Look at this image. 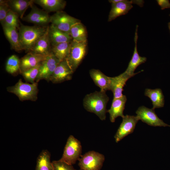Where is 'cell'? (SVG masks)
<instances>
[{
	"instance_id": "cell-1",
	"label": "cell",
	"mask_w": 170,
	"mask_h": 170,
	"mask_svg": "<svg viewBox=\"0 0 170 170\" xmlns=\"http://www.w3.org/2000/svg\"><path fill=\"white\" fill-rule=\"evenodd\" d=\"M106 92L95 91L86 95L83 100V105L87 111L95 114L102 121L105 120L107 112L106 107L109 98Z\"/></svg>"
},
{
	"instance_id": "cell-2",
	"label": "cell",
	"mask_w": 170,
	"mask_h": 170,
	"mask_svg": "<svg viewBox=\"0 0 170 170\" xmlns=\"http://www.w3.org/2000/svg\"><path fill=\"white\" fill-rule=\"evenodd\" d=\"M48 26H29L21 24L19 28V40L23 50L30 52L37 42L46 32Z\"/></svg>"
},
{
	"instance_id": "cell-3",
	"label": "cell",
	"mask_w": 170,
	"mask_h": 170,
	"mask_svg": "<svg viewBox=\"0 0 170 170\" xmlns=\"http://www.w3.org/2000/svg\"><path fill=\"white\" fill-rule=\"evenodd\" d=\"M37 82L29 84L24 83L21 79H20L14 85L8 87L7 89L8 92L17 96L21 101H35L37 99Z\"/></svg>"
},
{
	"instance_id": "cell-4",
	"label": "cell",
	"mask_w": 170,
	"mask_h": 170,
	"mask_svg": "<svg viewBox=\"0 0 170 170\" xmlns=\"http://www.w3.org/2000/svg\"><path fill=\"white\" fill-rule=\"evenodd\" d=\"M82 146L80 142L73 135L68 138L60 161L73 165L81 156Z\"/></svg>"
},
{
	"instance_id": "cell-5",
	"label": "cell",
	"mask_w": 170,
	"mask_h": 170,
	"mask_svg": "<svg viewBox=\"0 0 170 170\" xmlns=\"http://www.w3.org/2000/svg\"><path fill=\"white\" fill-rule=\"evenodd\" d=\"M87 42H78L72 41L69 52L66 59L69 67L73 73L86 54Z\"/></svg>"
},
{
	"instance_id": "cell-6",
	"label": "cell",
	"mask_w": 170,
	"mask_h": 170,
	"mask_svg": "<svg viewBox=\"0 0 170 170\" xmlns=\"http://www.w3.org/2000/svg\"><path fill=\"white\" fill-rule=\"evenodd\" d=\"M105 160L103 154L89 151L81 156L78 160V165L81 170H100Z\"/></svg>"
},
{
	"instance_id": "cell-7",
	"label": "cell",
	"mask_w": 170,
	"mask_h": 170,
	"mask_svg": "<svg viewBox=\"0 0 170 170\" xmlns=\"http://www.w3.org/2000/svg\"><path fill=\"white\" fill-rule=\"evenodd\" d=\"M80 21L63 11L56 12L50 16V22L59 30L70 35L71 27Z\"/></svg>"
},
{
	"instance_id": "cell-8",
	"label": "cell",
	"mask_w": 170,
	"mask_h": 170,
	"mask_svg": "<svg viewBox=\"0 0 170 170\" xmlns=\"http://www.w3.org/2000/svg\"><path fill=\"white\" fill-rule=\"evenodd\" d=\"M60 61L51 52L40 64L38 76L36 79L37 82L40 80L50 81L56 68Z\"/></svg>"
},
{
	"instance_id": "cell-9",
	"label": "cell",
	"mask_w": 170,
	"mask_h": 170,
	"mask_svg": "<svg viewBox=\"0 0 170 170\" xmlns=\"http://www.w3.org/2000/svg\"><path fill=\"white\" fill-rule=\"evenodd\" d=\"M144 3L143 0H120L118 2L111 3V8L109 15L108 21H110L120 16L127 14L133 7L132 3L142 7Z\"/></svg>"
},
{
	"instance_id": "cell-10",
	"label": "cell",
	"mask_w": 170,
	"mask_h": 170,
	"mask_svg": "<svg viewBox=\"0 0 170 170\" xmlns=\"http://www.w3.org/2000/svg\"><path fill=\"white\" fill-rule=\"evenodd\" d=\"M136 116L139 120L148 125L154 127H170L160 119L155 113L154 110L144 106L139 107L136 111Z\"/></svg>"
},
{
	"instance_id": "cell-11",
	"label": "cell",
	"mask_w": 170,
	"mask_h": 170,
	"mask_svg": "<svg viewBox=\"0 0 170 170\" xmlns=\"http://www.w3.org/2000/svg\"><path fill=\"white\" fill-rule=\"evenodd\" d=\"M139 120L136 116L127 115L124 116L114 136L116 142H118L125 137L132 133Z\"/></svg>"
},
{
	"instance_id": "cell-12",
	"label": "cell",
	"mask_w": 170,
	"mask_h": 170,
	"mask_svg": "<svg viewBox=\"0 0 170 170\" xmlns=\"http://www.w3.org/2000/svg\"><path fill=\"white\" fill-rule=\"evenodd\" d=\"M30 12L22 19V20L39 26H46L50 22V16L46 11L39 9L33 5Z\"/></svg>"
},
{
	"instance_id": "cell-13",
	"label": "cell",
	"mask_w": 170,
	"mask_h": 170,
	"mask_svg": "<svg viewBox=\"0 0 170 170\" xmlns=\"http://www.w3.org/2000/svg\"><path fill=\"white\" fill-rule=\"evenodd\" d=\"M132 77L125 72L117 76L110 77L109 90L112 92L113 98H119L123 95V87L128 79Z\"/></svg>"
},
{
	"instance_id": "cell-14",
	"label": "cell",
	"mask_w": 170,
	"mask_h": 170,
	"mask_svg": "<svg viewBox=\"0 0 170 170\" xmlns=\"http://www.w3.org/2000/svg\"><path fill=\"white\" fill-rule=\"evenodd\" d=\"M73 72L66 60L60 61L56 68L50 81L54 83H59L71 79Z\"/></svg>"
},
{
	"instance_id": "cell-15",
	"label": "cell",
	"mask_w": 170,
	"mask_h": 170,
	"mask_svg": "<svg viewBox=\"0 0 170 170\" xmlns=\"http://www.w3.org/2000/svg\"><path fill=\"white\" fill-rule=\"evenodd\" d=\"M48 55H42L29 52L20 59V72L21 73L35 67L44 60Z\"/></svg>"
},
{
	"instance_id": "cell-16",
	"label": "cell",
	"mask_w": 170,
	"mask_h": 170,
	"mask_svg": "<svg viewBox=\"0 0 170 170\" xmlns=\"http://www.w3.org/2000/svg\"><path fill=\"white\" fill-rule=\"evenodd\" d=\"M138 26L137 25L134 37L135 47L131 59L129 63L128 67L125 71L128 74L133 76L140 72L139 71L136 73L134 72L137 67L139 65L145 63L147 60L146 58L140 56L138 52L137 41L138 38Z\"/></svg>"
},
{
	"instance_id": "cell-17",
	"label": "cell",
	"mask_w": 170,
	"mask_h": 170,
	"mask_svg": "<svg viewBox=\"0 0 170 170\" xmlns=\"http://www.w3.org/2000/svg\"><path fill=\"white\" fill-rule=\"evenodd\" d=\"M127 100L126 95H123L118 98H113L110 108L107 110L110 115V119L111 122H114L116 118L119 116L122 118L125 116L123 111Z\"/></svg>"
},
{
	"instance_id": "cell-18",
	"label": "cell",
	"mask_w": 170,
	"mask_h": 170,
	"mask_svg": "<svg viewBox=\"0 0 170 170\" xmlns=\"http://www.w3.org/2000/svg\"><path fill=\"white\" fill-rule=\"evenodd\" d=\"M48 34L51 47L63 42H70L72 41L69 34L59 30L52 24L49 26Z\"/></svg>"
},
{
	"instance_id": "cell-19",
	"label": "cell",
	"mask_w": 170,
	"mask_h": 170,
	"mask_svg": "<svg viewBox=\"0 0 170 170\" xmlns=\"http://www.w3.org/2000/svg\"><path fill=\"white\" fill-rule=\"evenodd\" d=\"M48 29L46 33L35 43L30 52L42 55H48L51 52V45Z\"/></svg>"
},
{
	"instance_id": "cell-20",
	"label": "cell",
	"mask_w": 170,
	"mask_h": 170,
	"mask_svg": "<svg viewBox=\"0 0 170 170\" xmlns=\"http://www.w3.org/2000/svg\"><path fill=\"white\" fill-rule=\"evenodd\" d=\"M89 74L95 84L100 88V91L106 92L109 90L110 77L98 69L90 70Z\"/></svg>"
},
{
	"instance_id": "cell-21",
	"label": "cell",
	"mask_w": 170,
	"mask_h": 170,
	"mask_svg": "<svg viewBox=\"0 0 170 170\" xmlns=\"http://www.w3.org/2000/svg\"><path fill=\"white\" fill-rule=\"evenodd\" d=\"M34 3L37 4L46 12L61 11L65 7L66 2L63 0H33Z\"/></svg>"
},
{
	"instance_id": "cell-22",
	"label": "cell",
	"mask_w": 170,
	"mask_h": 170,
	"mask_svg": "<svg viewBox=\"0 0 170 170\" xmlns=\"http://www.w3.org/2000/svg\"><path fill=\"white\" fill-rule=\"evenodd\" d=\"M3 28L4 34L12 48L17 52L23 50L20 42L17 28L9 27H3Z\"/></svg>"
},
{
	"instance_id": "cell-23",
	"label": "cell",
	"mask_w": 170,
	"mask_h": 170,
	"mask_svg": "<svg viewBox=\"0 0 170 170\" xmlns=\"http://www.w3.org/2000/svg\"><path fill=\"white\" fill-rule=\"evenodd\" d=\"M144 95L150 98L151 100L153 105V109L154 110L156 108L164 106V98L161 89H152L146 88L145 91Z\"/></svg>"
},
{
	"instance_id": "cell-24",
	"label": "cell",
	"mask_w": 170,
	"mask_h": 170,
	"mask_svg": "<svg viewBox=\"0 0 170 170\" xmlns=\"http://www.w3.org/2000/svg\"><path fill=\"white\" fill-rule=\"evenodd\" d=\"M11 9L16 13L22 19L28 7L31 6L34 3L33 0H7Z\"/></svg>"
},
{
	"instance_id": "cell-25",
	"label": "cell",
	"mask_w": 170,
	"mask_h": 170,
	"mask_svg": "<svg viewBox=\"0 0 170 170\" xmlns=\"http://www.w3.org/2000/svg\"><path fill=\"white\" fill-rule=\"evenodd\" d=\"M51 154L47 150H43L37 157L35 170H54L50 161Z\"/></svg>"
},
{
	"instance_id": "cell-26",
	"label": "cell",
	"mask_w": 170,
	"mask_h": 170,
	"mask_svg": "<svg viewBox=\"0 0 170 170\" xmlns=\"http://www.w3.org/2000/svg\"><path fill=\"white\" fill-rule=\"evenodd\" d=\"M70 35L72 41L78 42H87V31L81 22L72 26L70 31Z\"/></svg>"
},
{
	"instance_id": "cell-27",
	"label": "cell",
	"mask_w": 170,
	"mask_h": 170,
	"mask_svg": "<svg viewBox=\"0 0 170 170\" xmlns=\"http://www.w3.org/2000/svg\"><path fill=\"white\" fill-rule=\"evenodd\" d=\"M70 42H65L51 47V51L60 61L66 60L68 55Z\"/></svg>"
},
{
	"instance_id": "cell-28",
	"label": "cell",
	"mask_w": 170,
	"mask_h": 170,
	"mask_svg": "<svg viewBox=\"0 0 170 170\" xmlns=\"http://www.w3.org/2000/svg\"><path fill=\"white\" fill-rule=\"evenodd\" d=\"M20 60L15 55H12L8 59L6 65V70L8 73L14 74L20 70Z\"/></svg>"
},
{
	"instance_id": "cell-29",
	"label": "cell",
	"mask_w": 170,
	"mask_h": 170,
	"mask_svg": "<svg viewBox=\"0 0 170 170\" xmlns=\"http://www.w3.org/2000/svg\"><path fill=\"white\" fill-rule=\"evenodd\" d=\"M19 17L16 13L11 10L8 13L3 22L1 24L3 27H14L19 29L20 27Z\"/></svg>"
},
{
	"instance_id": "cell-30",
	"label": "cell",
	"mask_w": 170,
	"mask_h": 170,
	"mask_svg": "<svg viewBox=\"0 0 170 170\" xmlns=\"http://www.w3.org/2000/svg\"><path fill=\"white\" fill-rule=\"evenodd\" d=\"M40 64L41 63L21 73L26 81L31 83L35 82L34 81L36 79L39 73Z\"/></svg>"
},
{
	"instance_id": "cell-31",
	"label": "cell",
	"mask_w": 170,
	"mask_h": 170,
	"mask_svg": "<svg viewBox=\"0 0 170 170\" xmlns=\"http://www.w3.org/2000/svg\"><path fill=\"white\" fill-rule=\"evenodd\" d=\"M54 170H76L71 165L60 160L52 162Z\"/></svg>"
},
{
	"instance_id": "cell-32",
	"label": "cell",
	"mask_w": 170,
	"mask_h": 170,
	"mask_svg": "<svg viewBox=\"0 0 170 170\" xmlns=\"http://www.w3.org/2000/svg\"><path fill=\"white\" fill-rule=\"evenodd\" d=\"M11 10L7 0H0V21L1 24Z\"/></svg>"
},
{
	"instance_id": "cell-33",
	"label": "cell",
	"mask_w": 170,
	"mask_h": 170,
	"mask_svg": "<svg viewBox=\"0 0 170 170\" xmlns=\"http://www.w3.org/2000/svg\"><path fill=\"white\" fill-rule=\"evenodd\" d=\"M158 4L159 5L162 10L166 8H170V3L168 0H157Z\"/></svg>"
},
{
	"instance_id": "cell-34",
	"label": "cell",
	"mask_w": 170,
	"mask_h": 170,
	"mask_svg": "<svg viewBox=\"0 0 170 170\" xmlns=\"http://www.w3.org/2000/svg\"><path fill=\"white\" fill-rule=\"evenodd\" d=\"M168 26L170 31V22L168 23Z\"/></svg>"
},
{
	"instance_id": "cell-35",
	"label": "cell",
	"mask_w": 170,
	"mask_h": 170,
	"mask_svg": "<svg viewBox=\"0 0 170 170\" xmlns=\"http://www.w3.org/2000/svg\"><path fill=\"white\" fill-rule=\"evenodd\" d=\"M169 15L170 16V15Z\"/></svg>"
}]
</instances>
